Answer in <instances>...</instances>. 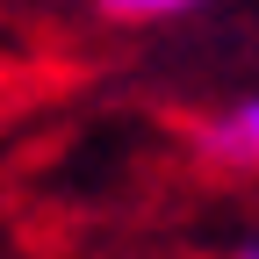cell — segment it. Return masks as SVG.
<instances>
[{"label":"cell","mask_w":259,"mask_h":259,"mask_svg":"<svg viewBox=\"0 0 259 259\" xmlns=\"http://www.w3.org/2000/svg\"><path fill=\"white\" fill-rule=\"evenodd\" d=\"M194 151L216 173H259V94H238L216 115L194 122Z\"/></svg>","instance_id":"1"},{"label":"cell","mask_w":259,"mask_h":259,"mask_svg":"<svg viewBox=\"0 0 259 259\" xmlns=\"http://www.w3.org/2000/svg\"><path fill=\"white\" fill-rule=\"evenodd\" d=\"M108 22H122V29H151V22H173V15H194L202 0H94Z\"/></svg>","instance_id":"2"},{"label":"cell","mask_w":259,"mask_h":259,"mask_svg":"<svg viewBox=\"0 0 259 259\" xmlns=\"http://www.w3.org/2000/svg\"><path fill=\"white\" fill-rule=\"evenodd\" d=\"M231 259H259V238H238V245H231Z\"/></svg>","instance_id":"3"}]
</instances>
